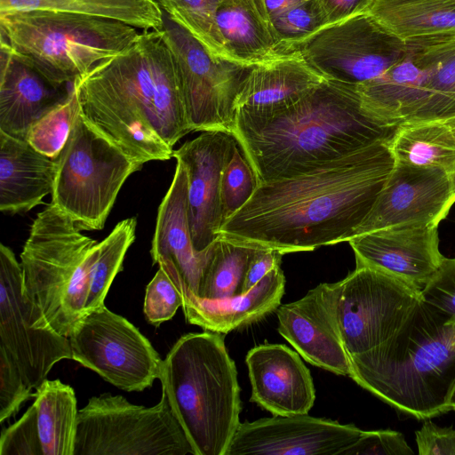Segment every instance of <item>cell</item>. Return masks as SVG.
Returning a JSON list of instances; mask_svg holds the SVG:
<instances>
[{
  "label": "cell",
  "instance_id": "obj_46",
  "mask_svg": "<svg viewBox=\"0 0 455 455\" xmlns=\"http://www.w3.org/2000/svg\"><path fill=\"white\" fill-rule=\"evenodd\" d=\"M307 0H255L266 20H269Z\"/></svg>",
  "mask_w": 455,
  "mask_h": 455
},
{
  "label": "cell",
  "instance_id": "obj_1",
  "mask_svg": "<svg viewBox=\"0 0 455 455\" xmlns=\"http://www.w3.org/2000/svg\"><path fill=\"white\" fill-rule=\"evenodd\" d=\"M395 164L390 143L378 142L311 172L259 183L219 237L282 254L348 241Z\"/></svg>",
  "mask_w": 455,
  "mask_h": 455
},
{
  "label": "cell",
  "instance_id": "obj_18",
  "mask_svg": "<svg viewBox=\"0 0 455 455\" xmlns=\"http://www.w3.org/2000/svg\"><path fill=\"white\" fill-rule=\"evenodd\" d=\"M338 282L320 283L301 299L279 306L278 332L307 363L350 375L337 316Z\"/></svg>",
  "mask_w": 455,
  "mask_h": 455
},
{
  "label": "cell",
  "instance_id": "obj_49",
  "mask_svg": "<svg viewBox=\"0 0 455 455\" xmlns=\"http://www.w3.org/2000/svg\"><path fill=\"white\" fill-rule=\"evenodd\" d=\"M453 345H454V347H455V339H454V341H453Z\"/></svg>",
  "mask_w": 455,
  "mask_h": 455
},
{
  "label": "cell",
  "instance_id": "obj_31",
  "mask_svg": "<svg viewBox=\"0 0 455 455\" xmlns=\"http://www.w3.org/2000/svg\"><path fill=\"white\" fill-rule=\"evenodd\" d=\"M390 148L396 163L455 173V133L444 121L402 124Z\"/></svg>",
  "mask_w": 455,
  "mask_h": 455
},
{
  "label": "cell",
  "instance_id": "obj_45",
  "mask_svg": "<svg viewBox=\"0 0 455 455\" xmlns=\"http://www.w3.org/2000/svg\"><path fill=\"white\" fill-rule=\"evenodd\" d=\"M327 25L364 12L373 0H317ZM326 25V26H327Z\"/></svg>",
  "mask_w": 455,
  "mask_h": 455
},
{
  "label": "cell",
  "instance_id": "obj_14",
  "mask_svg": "<svg viewBox=\"0 0 455 455\" xmlns=\"http://www.w3.org/2000/svg\"><path fill=\"white\" fill-rule=\"evenodd\" d=\"M0 345L18 364L25 383L33 389L52 366L72 359L68 337L58 333L26 298L20 264L13 251L0 244Z\"/></svg>",
  "mask_w": 455,
  "mask_h": 455
},
{
  "label": "cell",
  "instance_id": "obj_22",
  "mask_svg": "<svg viewBox=\"0 0 455 455\" xmlns=\"http://www.w3.org/2000/svg\"><path fill=\"white\" fill-rule=\"evenodd\" d=\"M251 402L273 415L307 414L315 400L309 370L298 352L283 344H261L246 355Z\"/></svg>",
  "mask_w": 455,
  "mask_h": 455
},
{
  "label": "cell",
  "instance_id": "obj_12",
  "mask_svg": "<svg viewBox=\"0 0 455 455\" xmlns=\"http://www.w3.org/2000/svg\"><path fill=\"white\" fill-rule=\"evenodd\" d=\"M68 338L72 359L118 388L142 391L161 377L164 361L149 340L105 305L85 313Z\"/></svg>",
  "mask_w": 455,
  "mask_h": 455
},
{
  "label": "cell",
  "instance_id": "obj_4",
  "mask_svg": "<svg viewBox=\"0 0 455 455\" xmlns=\"http://www.w3.org/2000/svg\"><path fill=\"white\" fill-rule=\"evenodd\" d=\"M455 325L421 299L402 327L377 347L349 355V377L397 411L429 419L451 411Z\"/></svg>",
  "mask_w": 455,
  "mask_h": 455
},
{
  "label": "cell",
  "instance_id": "obj_5",
  "mask_svg": "<svg viewBox=\"0 0 455 455\" xmlns=\"http://www.w3.org/2000/svg\"><path fill=\"white\" fill-rule=\"evenodd\" d=\"M159 379L196 455H226L240 424L241 400L222 333L180 337L164 360Z\"/></svg>",
  "mask_w": 455,
  "mask_h": 455
},
{
  "label": "cell",
  "instance_id": "obj_9",
  "mask_svg": "<svg viewBox=\"0 0 455 455\" xmlns=\"http://www.w3.org/2000/svg\"><path fill=\"white\" fill-rule=\"evenodd\" d=\"M196 455L165 392L152 406L92 396L78 411L73 455Z\"/></svg>",
  "mask_w": 455,
  "mask_h": 455
},
{
  "label": "cell",
  "instance_id": "obj_26",
  "mask_svg": "<svg viewBox=\"0 0 455 455\" xmlns=\"http://www.w3.org/2000/svg\"><path fill=\"white\" fill-rule=\"evenodd\" d=\"M284 285L285 277L278 266L245 293L216 301L194 299L182 309L188 323L226 334L253 323L278 308Z\"/></svg>",
  "mask_w": 455,
  "mask_h": 455
},
{
  "label": "cell",
  "instance_id": "obj_17",
  "mask_svg": "<svg viewBox=\"0 0 455 455\" xmlns=\"http://www.w3.org/2000/svg\"><path fill=\"white\" fill-rule=\"evenodd\" d=\"M237 141L234 135L206 131L173 150L188 180V220L193 244L204 251L220 235L224 223L220 200L221 173Z\"/></svg>",
  "mask_w": 455,
  "mask_h": 455
},
{
  "label": "cell",
  "instance_id": "obj_2",
  "mask_svg": "<svg viewBox=\"0 0 455 455\" xmlns=\"http://www.w3.org/2000/svg\"><path fill=\"white\" fill-rule=\"evenodd\" d=\"M73 84L84 119L140 164L170 159L175 143L191 132L162 30H142L127 50Z\"/></svg>",
  "mask_w": 455,
  "mask_h": 455
},
{
  "label": "cell",
  "instance_id": "obj_16",
  "mask_svg": "<svg viewBox=\"0 0 455 455\" xmlns=\"http://www.w3.org/2000/svg\"><path fill=\"white\" fill-rule=\"evenodd\" d=\"M363 430L308 414L239 424L226 455H342Z\"/></svg>",
  "mask_w": 455,
  "mask_h": 455
},
{
  "label": "cell",
  "instance_id": "obj_33",
  "mask_svg": "<svg viewBox=\"0 0 455 455\" xmlns=\"http://www.w3.org/2000/svg\"><path fill=\"white\" fill-rule=\"evenodd\" d=\"M137 220L125 219L100 242L99 254L92 267L85 313L104 305L115 276L123 269L126 251L135 239Z\"/></svg>",
  "mask_w": 455,
  "mask_h": 455
},
{
  "label": "cell",
  "instance_id": "obj_50",
  "mask_svg": "<svg viewBox=\"0 0 455 455\" xmlns=\"http://www.w3.org/2000/svg\"><path fill=\"white\" fill-rule=\"evenodd\" d=\"M453 177H454V180H455V173L453 174Z\"/></svg>",
  "mask_w": 455,
  "mask_h": 455
},
{
  "label": "cell",
  "instance_id": "obj_40",
  "mask_svg": "<svg viewBox=\"0 0 455 455\" xmlns=\"http://www.w3.org/2000/svg\"><path fill=\"white\" fill-rule=\"evenodd\" d=\"M10 353L0 345V422L15 415L21 404L35 396Z\"/></svg>",
  "mask_w": 455,
  "mask_h": 455
},
{
  "label": "cell",
  "instance_id": "obj_21",
  "mask_svg": "<svg viewBox=\"0 0 455 455\" xmlns=\"http://www.w3.org/2000/svg\"><path fill=\"white\" fill-rule=\"evenodd\" d=\"M188 180L182 163L177 161L172 184L158 208L151 256L177 287L182 307L196 295L202 271L212 244L197 251L188 220Z\"/></svg>",
  "mask_w": 455,
  "mask_h": 455
},
{
  "label": "cell",
  "instance_id": "obj_38",
  "mask_svg": "<svg viewBox=\"0 0 455 455\" xmlns=\"http://www.w3.org/2000/svg\"><path fill=\"white\" fill-rule=\"evenodd\" d=\"M420 299L446 324L455 325V258H443L436 272L420 291Z\"/></svg>",
  "mask_w": 455,
  "mask_h": 455
},
{
  "label": "cell",
  "instance_id": "obj_20",
  "mask_svg": "<svg viewBox=\"0 0 455 455\" xmlns=\"http://www.w3.org/2000/svg\"><path fill=\"white\" fill-rule=\"evenodd\" d=\"M324 80L297 52L280 54L251 66L234 103V134L262 125L303 99Z\"/></svg>",
  "mask_w": 455,
  "mask_h": 455
},
{
  "label": "cell",
  "instance_id": "obj_42",
  "mask_svg": "<svg viewBox=\"0 0 455 455\" xmlns=\"http://www.w3.org/2000/svg\"><path fill=\"white\" fill-rule=\"evenodd\" d=\"M413 451L400 432L385 429L363 431L342 455H411Z\"/></svg>",
  "mask_w": 455,
  "mask_h": 455
},
{
  "label": "cell",
  "instance_id": "obj_15",
  "mask_svg": "<svg viewBox=\"0 0 455 455\" xmlns=\"http://www.w3.org/2000/svg\"><path fill=\"white\" fill-rule=\"evenodd\" d=\"M454 203L453 174L439 168L395 162L371 212L352 237L403 224L438 227Z\"/></svg>",
  "mask_w": 455,
  "mask_h": 455
},
{
  "label": "cell",
  "instance_id": "obj_43",
  "mask_svg": "<svg viewBox=\"0 0 455 455\" xmlns=\"http://www.w3.org/2000/svg\"><path fill=\"white\" fill-rule=\"evenodd\" d=\"M419 455H455V429L426 420L415 433Z\"/></svg>",
  "mask_w": 455,
  "mask_h": 455
},
{
  "label": "cell",
  "instance_id": "obj_29",
  "mask_svg": "<svg viewBox=\"0 0 455 455\" xmlns=\"http://www.w3.org/2000/svg\"><path fill=\"white\" fill-rule=\"evenodd\" d=\"M364 12L403 40L455 32V0H373Z\"/></svg>",
  "mask_w": 455,
  "mask_h": 455
},
{
  "label": "cell",
  "instance_id": "obj_25",
  "mask_svg": "<svg viewBox=\"0 0 455 455\" xmlns=\"http://www.w3.org/2000/svg\"><path fill=\"white\" fill-rule=\"evenodd\" d=\"M57 158L44 156L28 141L0 132V210L24 213L52 192Z\"/></svg>",
  "mask_w": 455,
  "mask_h": 455
},
{
  "label": "cell",
  "instance_id": "obj_36",
  "mask_svg": "<svg viewBox=\"0 0 455 455\" xmlns=\"http://www.w3.org/2000/svg\"><path fill=\"white\" fill-rule=\"evenodd\" d=\"M280 54L327 25L317 0H307L269 20Z\"/></svg>",
  "mask_w": 455,
  "mask_h": 455
},
{
  "label": "cell",
  "instance_id": "obj_30",
  "mask_svg": "<svg viewBox=\"0 0 455 455\" xmlns=\"http://www.w3.org/2000/svg\"><path fill=\"white\" fill-rule=\"evenodd\" d=\"M33 404L43 455H73L78 411L74 389L60 379H45Z\"/></svg>",
  "mask_w": 455,
  "mask_h": 455
},
{
  "label": "cell",
  "instance_id": "obj_27",
  "mask_svg": "<svg viewBox=\"0 0 455 455\" xmlns=\"http://www.w3.org/2000/svg\"><path fill=\"white\" fill-rule=\"evenodd\" d=\"M214 23L228 61L251 67L280 55L278 42L255 0H224Z\"/></svg>",
  "mask_w": 455,
  "mask_h": 455
},
{
  "label": "cell",
  "instance_id": "obj_34",
  "mask_svg": "<svg viewBox=\"0 0 455 455\" xmlns=\"http://www.w3.org/2000/svg\"><path fill=\"white\" fill-rule=\"evenodd\" d=\"M156 1L165 14L189 32L212 57L228 60L214 23L215 12L224 0Z\"/></svg>",
  "mask_w": 455,
  "mask_h": 455
},
{
  "label": "cell",
  "instance_id": "obj_23",
  "mask_svg": "<svg viewBox=\"0 0 455 455\" xmlns=\"http://www.w3.org/2000/svg\"><path fill=\"white\" fill-rule=\"evenodd\" d=\"M70 89L52 84L1 44L0 132L26 140L30 127L64 102Z\"/></svg>",
  "mask_w": 455,
  "mask_h": 455
},
{
  "label": "cell",
  "instance_id": "obj_3",
  "mask_svg": "<svg viewBox=\"0 0 455 455\" xmlns=\"http://www.w3.org/2000/svg\"><path fill=\"white\" fill-rule=\"evenodd\" d=\"M399 126L365 109L355 85L325 79L262 125L234 137L262 183L311 172L378 142L390 143Z\"/></svg>",
  "mask_w": 455,
  "mask_h": 455
},
{
  "label": "cell",
  "instance_id": "obj_39",
  "mask_svg": "<svg viewBox=\"0 0 455 455\" xmlns=\"http://www.w3.org/2000/svg\"><path fill=\"white\" fill-rule=\"evenodd\" d=\"M182 297L166 273L159 267L146 288L144 314L148 323L159 326L182 307Z\"/></svg>",
  "mask_w": 455,
  "mask_h": 455
},
{
  "label": "cell",
  "instance_id": "obj_7",
  "mask_svg": "<svg viewBox=\"0 0 455 455\" xmlns=\"http://www.w3.org/2000/svg\"><path fill=\"white\" fill-rule=\"evenodd\" d=\"M81 231L51 204L37 214L20 253L24 295L65 337L85 314L99 254L100 243Z\"/></svg>",
  "mask_w": 455,
  "mask_h": 455
},
{
  "label": "cell",
  "instance_id": "obj_32",
  "mask_svg": "<svg viewBox=\"0 0 455 455\" xmlns=\"http://www.w3.org/2000/svg\"><path fill=\"white\" fill-rule=\"evenodd\" d=\"M258 249L219 237L212 243L196 295L191 301H216L242 294L248 266Z\"/></svg>",
  "mask_w": 455,
  "mask_h": 455
},
{
  "label": "cell",
  "instance_id": "obj_35",
  "mask_svg": "<svg viewBox=\"0 0 455 455\" xmlns=\"http://www.w3.org/2000/svg\"><path fill=\"white\" fill-rule=\"evenodd\" d=\"M78 112L77 94L72 84L68 99L30 127L26 141L41 154L57 158L69 137Z\"/></svg>",
  "mask_w": 455,
  "mask_h": 455
},
{
  "label": "cell",
  "instance_id": "obj_44",
  "mask_svg": "<svg viewBox=\"0 0 455 455\" xmlns=\"http://www.w3.org/2000/svg\"><path fill=\"white\" fill-rule=\"evenodd\" d=\"M283 255L276 250L258 249L248 266L242 293L249 291L271 270L281 266Z\"/></svg>",
  "mask_w": 455,
  "mask_h": 455
},
{
  "label": "cell",
  "instance_id": "obj_13",
  "mask_svg": "<svg viewBox=\"0 0 455 455\" xmlns=\"http://www.w3.org/2000/svg\"><path fill=\"white\" fill-rule=\"evenodd\" d=\"M420 300V291L375 268L356 266L338 282L337 316L348 355L392 337Z\"/></svg>",
  "mask_w": 455,
  "mask_h": 455
},
{
  "label": "cell",
  "instance_id": "obj_11",
  "mask_svg": "<svg viewBox=\"0 0 455 455\" xmlns=\"http://www.w3.org/2000/svg\"><path fill=\"white\" fill-rule=\"evenodd\" d=\"M161 30L174 61L191 131H220L234 135V103L250 67L215 59L164 12Z\"/></svg>",
  "mask_w": 455,
  "mask_h": 455
},
{
  "label": "cell",
  "instance_id": "obj_37",
  "mask_svg": "<svg viewBox=\"0 0 455 455\" xmlns=\"http://www.w3.org/2000/svg\"><path fill=\"white\" fill-rule=\"evenodd\" d=\"M258 185L254 169L236 146L221 173L220 200L224 222L251 198Z\"/></svg>",
  "mask_w": 455,
  "mask_h": 455
},
{
  "label": "cell",
  "instance_id": "obj_6",
  "mask_svg": "<svg viewBox=\"0 0 455 455\" xmlns=\"http://www.w3.org/2000/svg\"><path fill=\"white\" fill-rule=\"evenodd\" d=\"M0 30L1 44L56 86L124 52L140 34L117 20L52 11L0 13Z\"/></svg>",
  "mask_w": 455,
  "mask_h": 455
},
{
  "label": "cell",
  "instance_id": "obj_28",
  "mask_svg": "<svg viewBox=\"0 0 455 455\" xmlns=\"http://www.w3.org/2000/svg\"><path fill=\"white\" fill-rule=\"evenodd\" d=\"M52 11L117 20L140 30H161L163 11L156 0H0V13Z\"/></svg>",
  "mask_w": 455,
  "mask_h": 455
},
{
  "label": "cell",
  "instance_id": "obj_48",
  "mask_svg": "<svg viewBox=\"0 0 455 455\" xmlns=\"http://www.w3.org/2000/svg\"><path fill=\"white\" fill-rule=\"evenodd\" d=\"M444 122L450 125V127L452 129V131L454 132L455 133V117L453 118H450V119H447V120H444Z\"/></svg>",
  "mask_w": 455,
  "mask_h": 455
},
{
  "label": "cell",
  "instance_id": "obj_19",
  "mask_svg": "<svg viewBox=\"0 0 455 455\" xmlns=\"http://www.w3.org/2000/svg\"><path fill=\"white\" fill-rule=\"evenodd\" d=\"M356 266L387 274L420 291L440 267L437 227L403 224L363 233L347 241Z\"/></svg>",
  "mask_w": 455,
  "mask_h": 455
},
{
  "label": "cell",
  "instance_id": "obj_24",
  "mask_svg": "<svg viewBox=\"0 0 455 455\" xmlns=\"http://www.w3.org/2000/svg\"><path fill=\"white\" fill-rule=\"evenodd\" d=\"M405 41L419 75L417 104L405 123L443 121L455 106V32Z\"/></svg>",
  "mask_w": 455,
  "mask_h": 455
},
{
  "label": "cell",
  "instance_id": "obj_10",
  "mask_svg": "<svg viewBox=\"0 0 455 455\" xmlns=\"http://www.w3.org/2000/svg\"><path fill=\"white\" fill-rule=\"evenodd\" d=\"M406 41L367 12L327 25L291 45L325 79L358 85L379 77L405 57Z\"/></svg>",
  "mask_w": 455,
  "mask_h": 455
},
{
  "label": "cell",
  "instance_id": "obj_47",
  "mask_svg": "<svg viewBox=\"0 0 455 455\" xmlns=\"http://www.w3.org/2000/svg\"><path fill=\"white\" fill-rule=\"evenodd\" d=\"M449 407L451 410H454L455 411V385H454V387L452 389V392H451V397H450V400H449Z\"/></svg>",
  "mask_w": 455,
  "mask_h": 455
},
{
  "label": "cell",
  "instance_id": "obj_8",
  "mask_svg": "<svg viewBox=\"0 0 455 455\" xmlns=\"http://www.w3.org/2000/svg\"><path fill=\"white\" fill-rule=\"evenodd\" d=\"M141 167L92 128L79 108L57 157L52 204L82 231L102 229L124 181Z\"/></svg>",
  "mask_w": 455,
  "mask_h": 455
},
{
  "label": "cell",
  "instance_id": "obj_41",
  "mask_svg": "<svg viewBox=\"0 0 455 455\" xmlns=\"http://www.w3.org/2000/svg\"><path fill=\"white\" fill-rule=\"evenodd\" d=\"M0 454L43 455L34 404L18 421L3 430Z\"/></svg>",
  "mask_w": 455,
  "mask_h": 455
}]
</instances>
